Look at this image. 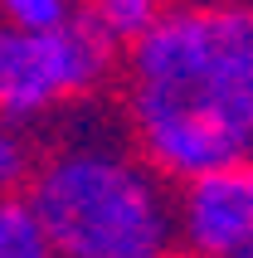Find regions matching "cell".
Segmentation results:
<instances>
[{"instance_id":"6","label":"cell","mask_w":253,"mask_h":258,"mask_svg":"<svg viewBox=\"0 0 253 258\" xmlns=\"http://www.w3.org/2000/svg\"><path fill=\"white\" fill-rule=\"evenodd\" d=\"M166 5L170 0H88L83 15L122 49V44H132L137 34H146V29L166 15Z\"/></svg>"},{"instance_id":"7","label":"cell","mask_w":253,"mask_h":258,"mask_svg":"<svg viewBox=\"0 0 253 258\" xmlns=\"http://www.w3.org/2000/svg\"><path fill=\"white\" fill-rule=\"evenodd\" d=\"M34 175V146L25 142V132H15V122H0V195H20Z\"/></svg>"},{"instance_id":"5","label":"cell","mask_w":253,"mask_h":258,"mask_svg":"<svg viewBox=\"0 0 253 258\" xmlns=\"http://www.w3.org/2000/svg\"><path fill=\"white\" fill-rule=\"evenodd\" d=\"M0 258H58L25 195H0Z\"/></svg>"},{"instance_id":"3","label":"cell","mask_w":253,"mask_h":258,"mask_svg":"<svg viewBox=\"0 0 253 258\" xmlns=\"http://www.w3.org/2000/svg\"><path fill=\"white\" fill-rule=\"evenodd\" d=\"M117 63V44L88 15H69L54 29L0 25V117L29 122L98 93Z\"/></svg>"},{"instance_id":"9","label":"cell","mask_w":253,"mask_h":258,"mask_svg":"<svg viewBox=\"0 0 253 258\" xmlns=\"http://www.w3.org/2000/svg\"><path fill=\"white\" fill-rule=\"evenodd\" d=\"M234 258H253V244H248V248H239V253H234Z\"/></svg>"},{"instance_id":"8","label":"cell","mask_w":253,"mask_h":258,"mask_svg":"<svg viewBox=\"0 0 253 258\" xmlns=\"http://www.w3.org/2000/svg\"><path fill=\"white\" fill-rule=\"evenodd\" d=\"M69 15H78L73 0H0V25L15 29H54Z\"/></svg>"},{"instance_id":"1","label":"cell","mask_w":253,"mask_h":258,"mask_svg":"<svg viewBox=\"0 0 253 258\" xmlns=\"http://www.w3.org/2000/svg\"><path fill=\"white\" fill-rule=\"evenodd\" d=\"M126 127L161 180L253 156V5H166L126 44Z\"/></svg>"},{"instance_id":"2","label":"cell","mask_w":253,"mask_h":258,"mask_svg":"<svg viewBox=\"0 0 253 258\" xmlns=\"http://www.w3.org/2000/svg\"><path fill=\"white\" fill-rule=\"evenodd\" d=\"M25 200L58 258H175V195L117 142L44 156Z\"/></svg>"},{"instance_id":"4","label":"cell","mask_w":253,"mask_h":258,"mask_svg":"<svg viewBox=\"0 0 253 258\" xmlns=\"http://www.w3.org/2000/svg\"><path fill=\"white\" fill-rule=\"evenodd\" d=\"M253 244V161L180 180L175 195V248L190 258H234Z\"/></svg>"}]
</instances>
